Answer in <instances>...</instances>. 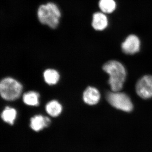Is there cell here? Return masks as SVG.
Listing matches in <instances>:
<instances>
[{
	"mask_svg": "<svg viewBox=\"0 0 152 152\" xmlns=\"http://www.w3.org/2000/svg\"><path fill=\"white\" fill-rule=\"evenodd\" d=\"M140 42L138 37L134 35H131L126 39L122 44L121 48L125 54L134 55L139 51Z\"/></svg>",
	"mask_w": 152,
	"mask_h": 152,
	"instance_id": "8992f818",
	"label": "cell"
},
{
	"mask_svg": "<svg viewBox=\"0 0 152 152\" xmlns=\"http://www.w3.org/2000/svg\"><path fill=\"white\" fill-rule=\"evenodd\" d=\"M92 25L94 28L97 31H102L108 25V20L104 14L96 13L93 15Z\"/></svg>",
	"mask_w": 152,
	"mask_h": 152,
	"instance_id": "9c48e42d",
	"label": "cell"
},
{
	"mask_svg": "<svg viewBox=\"0 0 152 152\" xmlns=\"http://www.w3.org/2000/svg\"><path fill=\"white\" fill-rule=\"evenodd\" d=\"M23 89L21 84L12 78H4L0 83L1 96L6 101H13L18 99Z\"/></svg>",
	"mask_w": 152,
	"mask_h": 152,
	"instance_id": "3957f363",
	"label": "cell"
},
{
	"mask_svg": "<svg viewBox=\"0 0 152 152\" xmlns=\"http://www.w3.org/2000/svg\"><path fill=\"white\" fill-rule=\"evenodd\" d=\"M62 106L56 100L50 101L47 104L45 110L47 113L52 117L58 116L62 111Z\"/></svg>",
	"mask_w": 152,
	"mask_h": 152,
	"instance_id": "30bf717a",
	"label": "cell"
},
{
	"mask_svg": "<svg viewBox=\"0 0 152 152\" xmlns=\"http://www.w3.org/2000/svg\"><path fill=\"white\" fill-rule=\"evenodd\" d=\"M50 118L41 115H36L30 119V128L33 131L39 132L48 127L51 124Z\"/></svg>",
	"mask_w": 152,
	"mask_h": 152,
	"instance_id": "52a82bcc",
	"label": "cell"
},
{
	"mask_svg": "<svg viewBox=\"0 0 152 152\" xmlns=\"http://www.w3.org/2000/svg\"><path fill=\"white\" fill-rule=\"evenodd\" d=\"M17 116L16 110L9 107H6L1 114V118L3 121L11 125L14 124Z\"/></svg>",
	"mask_w": 152,
	"mask_h": 152,
	"instance_id": "8fae6325",
	"label": "cell"
},
{
	"mask_svg": "<svg viewBox=\"0 0 152 152\" xmlns=\"http://www.w3.org/2000/svg\"><path fill=\"white\" fill-rule=\"evenodd\" d=\"M39 21L43 25H48L51 28H57L61 17L59 10L55 4L48 3L46 5H42L38 10Z\"/></svg>",
	"mask_w": 152,
	"mask_h": 152,
	"instance_id": "7a4b0ae2",
	"label": "cell"
},
{
	"mask_svg": "<svg viewBox=\"0 0 152 152\" xmlns=\"http://www.w3.org/2000/svg\"><path fill=\"white\" fill-rule=\"evenodd\" d=\"M103 69L109 75V84L113 91H120L126 77V71L122 64L118 61L112 60L106 63Z\"/></svg>",
	"mask_w": 152,
	"mask_h": 152,
	"instance_id": "6da1fadb",
	"label": "cell"
},
{
	"mask_svg": "<svg viewBox=\"0 0 152 152\" xmlns=\"http://www.w3.org/2000/svg\"><path fill=\"white\" fill-rule=\"evenodd\" d=\"M39 94L34 91H30L25 93L23 95V102L27 105L38 106L39 104Z\"/></svg>",
	"mask_w": 152,
	"mask_h": 152,
	"instance_id": "7c38bea8",
	"label": "cell"
},
{
	"mask_svg": "<svg viewBox=\"0 0 152 152\" xmlns=\"http://www.w3.org/2000/svg\"><path fill=\"white\" fill-rule=\"evenodd\" d=\"M44 80L48 84L51 86L56 84L60 79V75L54 69H49L45 70L43 74Z\"/></svg>",
	"mask_w": 152,
	"mask_h": 152,
	"instance_id": "4fadbf2b",
	"label": "cell"
},
{
	"mask_svg": "<svg viewBox=\"0 0 152 152\" xmlns=\"http://www.w3.org/2000/svg\"><path fill=\"white\" fill-rule=\"evenodd\" d=\"M99 6L105 13H111L115 9L116 4L114 0H100Z\"/></svg>",
	"mask_w": 152,
	"mask_h": 152,
	"instance_id": "5bb4252c",
	"label": "cell"
},
{
	"mask_svg": "<svg viewBox=\"0 0 152 152\" xmlns=\"http://www.w3.org/2000/svg\"><path fill=\"white\" fill-rule=\"evenodd\" d=\"M106 99L115 108L125 112H132L133 104L130 98L125 93L120 91L109 92L106 94Z\"/></svg>",
	"mask_w": 152,
	"mask_h": 152,
	"instance_id": "277c9868",
	"label": "cell"
},
{
	"mask_svg": "<svg viewBox=\"0 0 152 152\" xmlns=\"http://www.w3.org/2000/svg\"><path fill=\"white\" fill-rule=\"evenodd\" d=\"M136 91L142 99L152 98V76L147 75L141 78L136 84Z\"/></svg>",
	"mask_w": 152,
	"mask_h": 152,
	"instance_id": "5b68a950",
	"label": "cell"
},
{
	"mask_svg": "<svg viewBox=\"0 0 152 152\" xmlns=\"http://www.w3.org/2000/svg\"><path fill=\"white\" fill-rule=\"evenodd\" d=\"M83 98L85 103L89 105H94L100 100V93L96 88L88 87L84 91Z\"/></svg>",
	"mask_w": 152,
	"mask_h": 152,
	"instance_id": "ba28073f",
	"label": "cell"
}]
</instances>
